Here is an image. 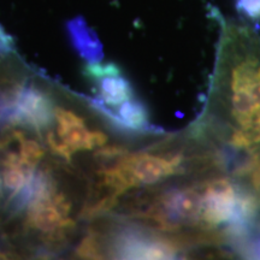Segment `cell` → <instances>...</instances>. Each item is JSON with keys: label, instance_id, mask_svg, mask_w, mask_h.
Masks as SVG:
<instances>
[{"label": "cell", "instance_id": "6da1fadb", "mask_svg": "<svg viewBox=\"0 0 260 260\" xmlns=\"http://www.w3.org/2000/svg\"><path fill=\"white\" fill-rule=\"evenodd\" d=\"M219 63L228 113L224 138L235 151L260 154V37L243 23L222 19ZM248 159V160H251ZM247 160V161H248Z\"/></svg>", "mask_w": 260, "mask_h": 260}, {"label": "cell", "instance_id": "7a4b0ae2", "mask_svg": "<svg viewBox=\"0 0 260 260\" xmlns=\"http://www.w3.org/2000/svg\"><path fill=\"white\" fill-rule=\"evenodd\" d=\"M177 249L172 240L125 229L116 237L113 254L122 259H169L177 254Z\"/></svg>", "mask_w": 260, "mask_h": 260}, {"label": "cell", "instance_id": "3957f363", "mask_svg": "<svg viewBox=\"0 0 260 260\" xmlns=\"http://www.w3.org/2000/svg\"><path fill=\"white\" fill-rule=\"evenodd\" d=\"M56 107L45 92L34 86H22L15 112L9 123L31 128L35 132L46 130L53 124Z\"/></svg>", "mask_w": 260, "mask_h": 260}, {"label": "cell", "instance_id": "277c9868", "mask_svg": "<svg viewBox=\"0 0 260 260\" xmlns=\"http://www.w3.org/2000/svg\"><path fill=\"white\" fill-rule=\"evenodd\" d=\"M183 155L180 153L128 154L125 162L133 176L136 187L141 184H154L157 182L176 175L183 169Z\"/></svg>", "mask_w": 260, "mask_h": 260}, {"label": "cell", "instance_id": "5b68a950", "mask_svg": "<svg viewBox=\"0 0 260 260\" xmlns=\"http://www.w3.org/2000/svg\"><path fill=\"white\" fill-rule=\"evenodd\" d=\"M58 122L57 134L64 140L73 152L81 149H93L106 142V135L102 132H89L80 117L67 110L56 107Z\"/></svg>", "mask_w": 260, "mask_h": 260}, {"label": "cell", "instance_id": "8992f818", "mask_svg": "<svg viewBox=\"0 0 260 260\" xmlns=\"http://www.w3.org/2000/svg\"><path fill=\"white\" fill-rule=\"evenodd\" d=\"M71 44L87 63H98L104 58L103 45L82 17L70 21L67 25Z\"/></svg>", "mask_w": 260, "mask_h": 260}, {"label": "cell", "instance_id": "52a82bcc", "mask_svg": "<svg viewBox=\"0 0 260 260\" xmlns=\"http://www.w3.org/2000/svg\"><path fill=\"white\" fill-rule=\"evenodd\" d=\"M27 209V225L41 233L51 234L56 232L67 218V216L54 204L53 198L35 201L29 205Z\"/></svg>", "mask_w": 260, "mask_h": 260}, {"label": "cell", "instance_id": "ba28073f", "mask_svg": "<svg viewBox=\"0 0 260 260\" xmlns=\"http://www.w3.org/2000/svg\"><path fill=\"white\" fill-rule=\"evenodd\" d=\"M96 82L100 90L99 98L107 106H118L134 98L132 83L121 75L105 76Z\"/></svg>", "mask_w": 260, "mask_h": 260}, {"label": "cell", "instance_id": "9c48e42d", "mask_svg": "<svg viewBox=\"0 0 260 260\" xmlns=\"http://www.w3.org/2000/svg\"><path fill=\"white\" fill-rule=\"evenodd\" d=\"M15 139L19 142V155L24 164L30 168H37L38 162L45 155V148L35 140L25 139L23 133L18 130H15Z\"/></svg>", "mask_w": 260, "mask_h": 260}, {"label": "cell", "instance_id": "30bf717a", "mask_svg": "<svg viewBox=\"0 0 260 260\" xmlns=\"http://www.w3.org/2000/svg\"><path fill=\"white\" fill-rule=\"evenodd\" d=\"M122 71L118 65L115 63H88L84 68V75L94 81H99L105 76H111V75H121Z\"/></svg>", "mask_w": 260, "mask_h": 260}, {"label": "cell", "instance_id": "8fae6325", "mask_svg": "<svg viewBox=\"0 0 260 260\" xmlns=\"http://www.w3.org/2000/svg\"><path fill=\"white\" fill-rule=\"evenodd\" d=\"M236 174L241 177H247L249 187L260 193V154L243 165Z\"/></svg>", "mask_w": 260, "mask_h": 260}, {"label": "cell", "instance_id": "7c38bea8", "mask_svg": "<svg viewBox=\"0 0 260 260\" xmlns=\"http://www.w3.org/2000/svg\"><path fill=\"white\" fill-rule=\"evenodd\" d=\"M47 142L52 148V151L56 152L58 155L63 157L67 160H70L71 154H73V151H71L69 146L65 144V141L60 138L58 134H54V133H48L47 135Z\"/></svg>", "mask_w": 260, "mask_h": 260}, {"label": "cell", "instance_id": "4fadbf2b", "mask_svg": "<svg viewBox=\"0 0 260 260\" xmlns=\"http://www.w3.org/2000/svg\"><path fill=\"white\" fill-rule=\"evenodd\" d=\"M76 253L82 258H100L99 246L93 236H87L77 247Z\"/></svg>", "mask_w": 260, "mask_h": 260}, {"label": "cell", "instance_id": "5bb4252c", "mask_svg": "<svg viewBox=\"0 0 260 260\" xmlns=\"http://www.w3.org/2000/svg\"><path fill=\"white\" fill-rule=\"evenodd\" d=\"M237 8L249 18H260V0H237Z\"/></svg>", "mask_w": 260, "mask_h": 260}]
</instances>
